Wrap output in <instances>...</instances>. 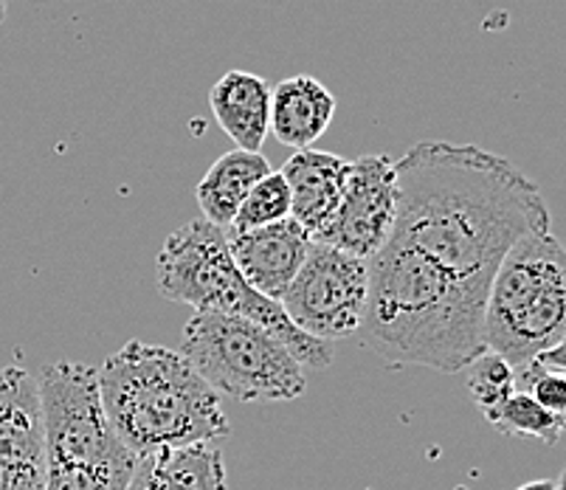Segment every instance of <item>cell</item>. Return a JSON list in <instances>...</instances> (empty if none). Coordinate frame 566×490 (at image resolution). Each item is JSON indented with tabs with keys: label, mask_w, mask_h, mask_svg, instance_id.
<instances>
[{
	"label": "cell",
	"mask_w": 566,
	"mask_h": 490,
	"mask_svg": "<svg viewBox=\"0 0 566 490\" xmlns=\"http://www.w3.org/2000/svg\"><path fill=\"white\" fill-rule=\"evenodd\" d=\"M107 423L133 457L220 446L231 435L220 395L189 361L161 344L127 342L99 369Z\"/></svg>",
	"instance_id": "3"
},
{
	"label": "cell",
	"mask_w": 566,
	"mask_h": 490,
	"mask_svg": "<svg viewBox=\"0 0 566 490\" xmlns=\"http://www.w3.org/2000/svg\"><path fill=\"white\" fill-rule=\"evenodd\" d=\"M158 293L167 302L189 304L195 313H229L260 324L302 366L327 369L333 364L331 344L302 333L280 302L256 293L237 271L226 231L206 220H189L167 237L158 257Z\"/></svg>",
	"instance_id": "4"
},
{
	"label": "cell",
	"mask_w": 566,
	"mask_h": 490,
	"mask_svg": "<svg viewBox=\"0 0 566 490\" xmlns=\"http://www.w3.org/2000/svg\"><path fill=\"white\" fill-rule=\"evenodd\" d=\"M555 490H566V471L555 479Z\"/></svg>",
	"instance_id": "25"
},
{
	"label": "cell",
	"mask_w": 566,
	"mask_h": 490,
	"mask_svg": "<svg viewBox=\"0 0 566 490\" xmlns=\"http://www.w3.org/2000/svg\"><path fill=\"white\" fill-rule=\"evenodd\" d=\"M226 237H229V251L237 271L243 273V280L256 293L274 302H282L313 246L311 237L291 218Z\"/></svg>",
	"instance_id": "10"
},
{
	"label": "cell",
	"mask_w": 566,
	"mask_h": 490,
	"mask_svg": "<svg viewBox=\"0 0 566 490\" xmlns=\"http://www.w3.org/2000/svg\"><path fill=\"white\" fill-rule=\"evenodd\" d=\"M566 335V246L553 231L518 240L496 268L485 304V350L513 369Z\"/></svg>",
	"instance_id": "5"
},
{
	"label": "cell",
	"mask_w": 566,
	"mask_h": 490,
	"mask_svg": "<svg viewBox=\"0 0 566 490\" xmlns=\"http://www.w3.org/2000/svg\"><path fill=\"white\" fill-rule=\"evenodd\" d=\"M280 173L291 189V220H296L302 231L316 240L336 215L349 161L336 153L311 147L293 153Z\"/></svg>",
	"instance_id": "11"
},
{
	"label": "cell",
	"mask_w": 566,
	"mask_h": 490,
	"mask_svg": "<svg viewBox=\"0 0 566 490\" xmlns=\"http://www.w3.org/2000/svg\"><path fill=\"white\" fill-rule=\"evenodd\" d=\"M181 355L218 395L240 404L296 400L307 389L305 366L280 338L229 313H195L184 327Z\"/></svg>",
	"instance_id": "6"
},
{
	"label": "cell",
	"mask_w": 566,
	"mask_h": 490,
	"mask_svg": "<svg viewBox=\"0 0 566 490\" xmlns=\"http://www.w3.org/2000/svg\"><path fill=\"white\" fill-rule=\"evenodd\" d=\"M468 392L476 409L488 417L516 392V369L502 355L482 353L480 358L468 366Z\"/></svg>",
	"instance_id": "19"
},
{
	"label": "cell",
	"mask_w": 566,
	"mask_h": 490,
	"mask_svg": "<svg viewBox=\"0 0 566 490\" xmlns=\"http://www.w3.org/2000/svg\"><path fill=\"white\" fill-rule=\"evenodd\" d=\"M45 466L130 468L127 451L107 423L99 392V369L80 361H56L40 369Z\"/></svg>",
	"instance_id": "7"
},
{
	"label": "cell",
	"mask_w": 566,
	"mask_h": 490,
	"mask_svg": "<svg viewBox=\"0 0 566 490\" xmlns=\"http://www.w3.org/2000/svg\"><path fill=\"white\" fill-rule=\"evenodd\" d=\"M133 468L45 466V490H127Z\"/></svg>",
	"instance_id": "21"
},
{
	"label": "cell",
	"mask_w": 566,
	"mask_h": 490,
	"mask_svg": "<svg viewBox=\"0 0 566 490\" xmlns=\"http://www.w3.org/2000/svg\"><path fill=\"white\" fill-rule=\"evenodd\" d=\"M0 462L45 468L38 378L23 366L0 369Z\"/></svg>",
	"instance_id": "12"
},
{
	"label": "cell",
	"mask_w": 566,
	"mask_h": 490,
	"mask_svg": "<svg viewBox=\"0 0 566 490\" xmlns=\"http://www.w3.org/2000/svg\"><path fill=\"white\" fill-rule=\"evenodd\" d=\"M127 490H229L218 446L175 448L136 459Z\"/></svg>",
	"instance_id": "15"
},
{
	"label": "cell",
	"mask_w": 566,
	"mask_h": 490,
	"mask_svg": "<svg viewBox=\"0 0 566 490\" xmlns=\"http://www.w3.org/2000/svg\"><path fill=\"white\" fill-rule=\"evenodd\" d=\"M336 105V96L316 76H287L271 87V133L296 153L311 149L331 127Z\"/></svg>",
	"instance_id": "13"
},
{
	"label": "cell",
	"mask_w": 566,
	"mask_h": 490,
	"mask_svg": "<svg viewBox=\"0 0 566 490\" xmlns=\"http://www.w3.org/2000/svg\"><path fill=\"white\" fill-rule=\"evenodd\" d=\"M516 490H555V482L553 479H533V482H524Z\"/></svg>",
	"instance_id": "24"
},
{
	"label": "cell",
	"mask_w": 566,
	"mask_h": 490,
	"mask_svg": "<svg viewBox=\"0 0 566 490\" xmlns=\"http://www.w3.org/2000/svg\"><path fill=\"white\" fill-rule=\"evenodd\" d=\"M0 490H45V468H18L0 462Z\"/></svg>",
	"instance_id": "22"
},
{
	"label": "cell",
	"mask_w": 566,
	"mask_h": 490,
	"mask_svg": "<svg viewBox=\"0 0 566 490\" xmlns=\"http://www.w3.org/2000/svg\"><path fill=\"white\" fill-rule=\"evenodd\" d=\"M291 218V189H287L282 173H271L245 195L243 206L237 209L226 234H243V231L262 229V226H274L280 220Z\"/></svg>",
	"instance_id": "17"
},
{
	"label": "cell",
	"mask_w": 566,
	"mask_h": 490,
	"mask_svg": "<svg viewBox=\"0 0 566 490\" xmlns=\"http://www.w3.org/2000/svg\"><path fill=\"white\" fill-rule=\"evenodd\" d=\"M398 220L389 240L420 251L476 291H491L507 251L549 229L538 184L476 144L417 142L400 161Z\"/></svg>",
	"instance_id": "1"
},
{
	"label": "cell",
	"mask_w": 566,
	"mask_h": 490,
	"mask_svg": "<svg viewBox=\"0 0 566 490\" xmlns=\"http://www.w3.org/2000/svg\"><path fill=\"white\" fill-rule=\"evenodd\" d=\"M271 173V164L262 153H245V149H231L223 153L218 161L209 167V173L200 178L195 187L200 211L206 223L229 231L237 209L243 206L245 195Z\"/></svg>",
	"instance_id": "16"
},
{
	"label": "cell",
	"mask_w": 566,
	"mask_h": 490,
	"mask_svg": "<svg viewBox=\"0 0 566 490\" xmlns=\"http://www.w3.org/2000/svg\"><path fill=\"white\" fill-rule=\"evenodd\" d=\"M516 389L524 392L542 406L547 415H553L566 428V375L558 369H547L538 361L518 366Z\"/></svg>",
	"instance_id": "20"
},
{
	"label": "cell",
	"mask_w": 566,
	"mask_h": 490,
	"mask_svg": "<svg viewBox=\"0 0 566 490\" xmlns=\"http://www.w3.org/2000/svg\"><path fill=\"white\" fill-rule=\"evenodd\" d=\"M488 423L499 428L502 435L533 437V440H542L547 446H555L566 435V428L553 415H547L533 397L518 389L488 417Z\"/></svg>",
	"instance_id": "18"
},
{
	"label": "cell",
	"mask_w": 566,
	"mask_h": 490,
	"mask_svg": "<svg viewBox=\"0 0 566 490\" xmlns=\"http://www.w3.org/2000/svg\"><path fill=\"white\" fill-rule=\"evenodd\" d=\"M367 262V307L358 335L389 369L462 373L485 353V291L398 240Z\"/></svg>",
	"instance_id": "2"
},
{
	"label": "cell",
	"mask_w": 566,
	"mask_h": 490,
	"mask_svg": "<svg viewBox=\"0 0 566 490\" xmlns=\"http://www.w3.org/2000/svg\"><path fill=\"white\" fill-rule=\"evenodd\" d=\"M218 125L237 149L260 153L271 131V87L251 71H229L209 91Z\"/></svg>",
	"instance_id": "14"
},
{
	"label": "cell",
	"mask_w": 566,
	"mask_h": 490,
	"mask_svg": "<svg viewBox=\"0 0 566 490\" xmlns=\"http://www.w3.org/2000/svg\"><path fill=\"white\" fill-rule=\"evenodd\" d=\"M367 285V260L313 242L280 304L302 333L333 344L361 330Z\"/></svg>",
	"instance_id": "8"
},
{
	"label": "cell",
	"mask_w": 566,
	"mask_h": 490,
	"mask_svg": "<svg viewBox=\"0 0 566 490\" xmlns=\"http://www.w3.org/2000/svg\"><path fill=\"white\" fill-rule=\"evenodd\" d=\"M7 20V0H0V25Z\"/></svg>",
	"instance_id": "26"
},
{
	"label": "cell",
	"mask_w": 566,
	"mask_h": 490,
	"mask_svg": "<svg viewBox=\"0 0 566 490\" xmlns=\"http://www.w3.org/2000/svg\"><path fill=\"white\" fill-rule=\"evenodd\" d=\"M398 220V175L389 156H364L349 161L344 192L327 229L313 242L373 260L384 249Z\"/></svg>",
	"instance_id": "9"
},
{
	"label": "cell",
	"mask_w": 566,
	"mask_h": 490,
	"mask_svg": "<svg viewBox=\"0 0 566 490\" xmlns=\"http://www.w3.org/2000/svg\"><path fill=\"white\" fill-rule=\"evenodd\" d=\"M535 361H538L542 366H547V369H558V373L566 375V335L560 338L558 344H555L553 350L542 353Z\"/></svg>",
	"instance_id": "23"
}]
</instances>
